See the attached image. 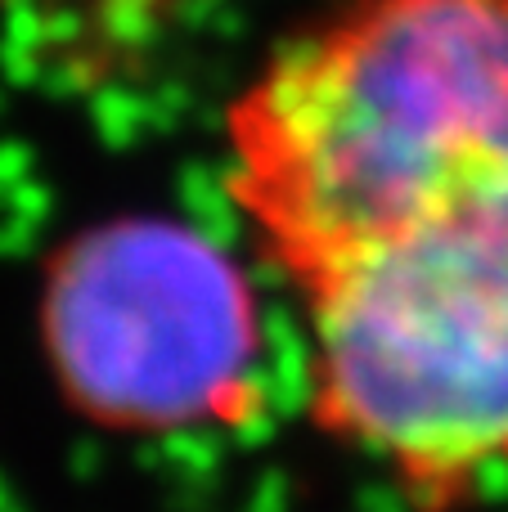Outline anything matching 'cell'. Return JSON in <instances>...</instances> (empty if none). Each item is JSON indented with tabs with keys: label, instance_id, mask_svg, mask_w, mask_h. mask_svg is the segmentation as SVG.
Returning <instances> with one entry per match:
<instances>
[{
	"label": "cell",
	"instance_id": "1",
	"mask_svg": "<svg viewBox=\"0 0 508 512\" xmlns=\"http://www.w3.org/2000/svg\"><path fill=\"white\" fill-rule=\"evenodd\" d=\"M221 189L284 288L396 243H508V0L315 14L225 104Z\"/></svg>",
	"mask_w": 508,
	"mask_h": 512
},
{
	"label": "cell",
	"instance_id": "4",
	"mask_svg": "<svg viewBox=\"0 0 508 512\" xmlns=\"http://www.w3.org/2000/svg\"><path fill=\"white\" fill-rule=\"evenodd\" d=\"M180 5L189 0H0V14L63 36L72 50H117L167 23Z\"/></svg>",
	"mask_w": 508,
	"mask_h": 512
},
{
	"label": "cell",
	"instance_id": "2",
	"mask_svg": "<svg viewBox=\"0 0 508 512\" xmlns=\"http://www.w3.org/2000/svg\"><path fill=\"white\" fill-rule=\"evenodd\" d=\"M311 427L405 508L508 490V243L419 239L293 288Z\"/></svg>",
	"mask_w": 508,
	"mask_h": 512
},
{
	"label": "cell",
	"instance_id": "3",
	"mask_svg": "<svg viewBox=\"0 0 508 512\" xmlns=\"http://www.w3.org/2000/svg\"><path fill=\"white\" fill-rule=\"evenodd\" d=\"M41 346L63 400L122 436L239 427L261 400L248 274L176 221H108L45 261Z\"/></svg>",
	"mask_w": 508,
	"mask_h": 512
}]
</instances>
